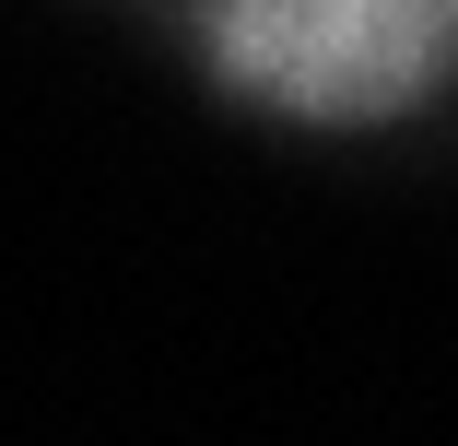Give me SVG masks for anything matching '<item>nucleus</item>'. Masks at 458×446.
Masks as SVG:
<instances>
[{"mask_svg": "<svg viewBox=\"0 0 458 446\" xmlns=\"http://www.w3.org/2000/svg\"><path fill=\"white\" fill-rule=\"evenodd\" d=\"M458 0H235V71L294 106H377L435 59Z\"/></svg>", "mask_w": 458, "mask_h": 446, "instance_id": "f257e3e1", "label": "nucleus"}]
</instances>
